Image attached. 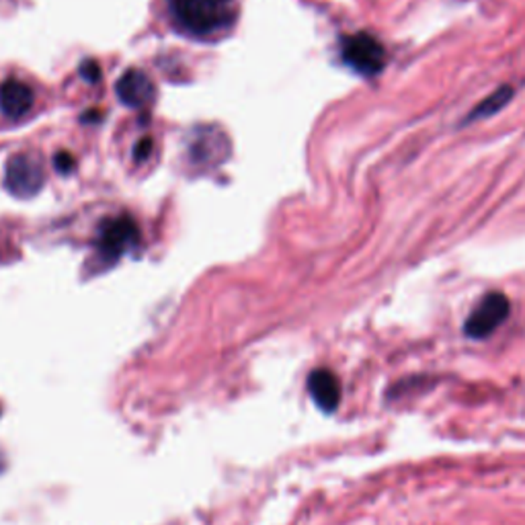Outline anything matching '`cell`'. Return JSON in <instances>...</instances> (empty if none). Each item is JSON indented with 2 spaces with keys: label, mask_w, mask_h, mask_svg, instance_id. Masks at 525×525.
<instances>
[{
  "label": "cell",
  "mask_w": 525,
  "mask_h": 525,
  "mask_svg": "<svg viewBox=\"0 0 525 525\" xmlns=\"http://www.w3.org/2000/svg\"><path fill=\"white\" fill-rule=\"evenodd\" d=\"M174 29L194 39L214 41L238 21V0H166Z\"/></svg>",
  "instance_id": "obj_1"
},
{
  "label": "cell",
  "mask_w": 525,
  "mask_h": 525,
  "mask_svg": "<svg viewBox=\"0 0 525 525\" xmlns=\"http://www.w3.org/2000/svg\"><path fill=\"white\" fill-rule=\"evenodd\" d=\"M60 166L64 171H68L72 166V158H60Z\"/></svg>",
  "instance_id": "obj_10"
},
{
  "label": "cell",
  "mask_w": 525,
  "mask_h": 525,
  "mask_svg": "<svg viewBox=\"0 0 525 525\" xmlns=\"http://www.w3.org/2000/svg\"><path fill=\"white\" fill-rule=\"evenodd\" d=\"M118 90L121 101L133 107V110H138V107H148L154 101L152 82H150V79L144 77V74L136 70L123 74L121 80L118 82Z\"/></svg>",
  "instance_id": "obj_8"
},
{
  "label": "cell",
  "mask_w": 525,
  "mask_h": 525,
  "mask_svg": "<svg viewBox=\"0 0 525 525\" xmlns=\"http://www.w3.org/2000/svg\"><path fill=\"white\" fill-rule=\"evenodd\" d=\"M44 183V164L33 154H15L6 163V187L16 197L37 194Z\"/></svg>",
  "instance_id": "obj_4"
},
{
  "label": "cell",
  "mask_w": 525,
  "mask_h": 525,
  "mask_svg": "<svg viewBox=\"0 0 525 525\" xmlns=\"http://www.w3.org/2000/svg\"><path fill=\"white\" fill-rule=\"evenodd\" d=\"M138 226L130 218L110 220L99 232V247L105 259H115L138 243Z\"/></svg>",
  "instance_id": "obj_5"
},
{
  "label": "cell",
  "mask_w": 525,
  "mask_h": 525,
  "mask_svg": "<svg viewBox=\"0 0 525 525\" xmlns=\"http://www.w3.org/2000/svg\"><path fill=\"white\" fill-rule=\"evenodd\" d=\"M513 99V89L511 87H501L499 90H495L493 95H488L485 101L478 103L474 107V111L466 118V123H470L474 120H485L490 118V115H495L503 110V107L509 103Z\"/></svg>",
  "instance_id": "obj_9"
},
{
  "label": "cell",
  "mask_w": 525,
  "mask_h": 525,
  "mask_svg": "<svg viewBox=\"0 0 525 525\" xmlns=\"http://www.w3.org/2000/svg\"><path fill=\"white\" fill-rule=\"evenodd\" d=\"M341 58L362 77H376L386 66V49L378 37L370 33H355L343 39Z\"/></svg>",
  "instance_id": "obj_2"
},
{
  "label": "cell",
  "mask_w": 525,
  "mask_h": 525,
  "mask_svg": "<svg viewBox=\"0 0 525 525\" xmlns=\"http://www.w3.org/2000/svg\"><path fill=\"white\" fill-rule=\"evenodd\" d=\"M308 393H310L316 406L324 413L337 411L341 403V382L339 378L327 368L314 370L308 376Z\"/></svg>",
  "instance_id": "obj_7"
},
{
  "label": "cell",
  "mask_w": 525,
  "mask_h": 525,
  "mask_svg": "<svg viewBox=\"0 0 525 525\" xmlns=\"http://www.w3.org/2000/svg\"><path fill=\"white\" fill-rule=\"evenodd\" d=\"M511 312V304L501 291L487 294L470 312L464 324L466 337L470 339H487L501 327Z\"/></svg>",
  "instance_id": "obj_3"
},
{
  "label": "cell",
  "mask_w": 525,
  "mask_h": 525,
  "mask_svg": "<svg viewBox=\"0 0 525 525\" xmlns=\"http://www.w3.org/2000/svg\"><path fill=\"white\" fill-rule=\"evenodd\" d=\"M33 107H36V93L27 82L11 77L0 85V110L6 118L19 121L27 118Z\"/></svg>",
  "instance_id": "obj_6"
}]
</instances>
